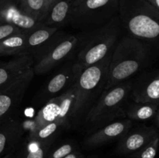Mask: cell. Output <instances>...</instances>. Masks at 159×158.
<instances>
[{
	"label": "cell",
	"mask_w": 159,
	"mask_h": 158,
	"mask_svg": "<svg viewBox=\"0 0 159 158\" xmlns=\"http://www.w3.org/2000/svg\"><path fill=\"white\" fill-rule=\"evenodd\" d=\"M119 19L129 36L159 52V12L147 0H119Z\"/></svg>",
	"instance_id": "6da1fadb"
},
{
	"label": "cell",
	"mask_w": 159,
	"mask_h": 158,
	"mask_svg": "<svg viewBox=\"0 0 159 158\" xmlns=\"http://www.w3.org/2000/svg\"><path fill=\"white\" fill-rule=\"evenodd\" d=\"M150 48L136 38L126 36L116 43L109 65L104 90L129 80L146 66Z\"/></svg>",
	"instance_id": "7a4b0ae2"
},
{
	"label": "cell",
	"mask_w": 159,
	"mask_h": 158,
	"mask_svg": "<svg viewBox=\"0 0 159 158\" xmlns=\"http://www.w3.org/2000/svg\"><path fill=\"white\" fill-rule=\"evenodd\" d=\"M112 53L100 61L82 70L76 79L74 83L76 100L71 123H78L83 116H86L94 105L96 97H99L104 91Z\"/></svg>",
	"instance_id": "3957f363"
},
{
	"label": "cell",
	"mask_w": 159,
	"mask_h": 158,
	"mask_svg": "<svg viewBox=\"0 0 159 158\" xmlns=\"http://www.w3.org/2000/svg\"><path fill=\"white\" fill-rule=\"evenodd\" d=\"M120 21L114 16L92 33L77 56L76 63L83 70L111 54L120 34Z\"/></svg>",
	"instance_id": "277c9868"
},
{
	"label": "cell",
	"mask_w": 159,
	"mask_h": 158,
	"mask_svg": "<svg viewBox=\"0 0 159 158\" xmlns=\"http://www.w3.org/2000/svg\"><path fill=\"white\" fill-rule=\"evenodd\" d=\"M132 81H125L104 90L85 116V122L96 129L121 116V111L131 93Z\"/></svg>",
	"instance_id": "5b68a950"
},
{
	"label": "cell",
	"mask_w": 159,
	"mask_h": 158,
	"mask_svg": "<svg viewBox=\"0 0 159 158\" xmlns=\"http://www.w3.org/2000/svg\"><path fill=\"white\" fill-rule=\"evenodd\" d=\"M118 11L119 0H80L72 2L69 22L79 26H102Z\"/></svg>",
	"instance_id": "8992f818"
},
{
	"label": "cell",
	"mask_w": 159,
	"mask_h": 158,
	"mask_svg": "<svg viewBox=\"0 0 159 158\" xmlns=\"http://www.w3.org/2000/svg\"><path fill=\"white\" fill-rule=\"evenodd\" d=\"M79 43L78 37L72 35L55 38L42 49L34 60L33 70L34 74H46L58 64L68 58Z\"/></svg>",
	"instance_id": "52a82bcc"
},
{
	"label": "cell",
	"mask_w": 159,
	"mask_h": 158,
	"mask_svg": "<svg viewBox=\"0 0 159 158\" xmlns=\"http://www.w3.org/2000/svg\"><path fill=\"white\" fill-rule=\"evenodd\" d=\"M34 77L33 68L8 86L0 90V125L11 118Z\"/></svg>",
	"instance_id": "ba28073f"
},
{
	"label": "cell",
	"mask_w": 159,
	"mask_h": 158,
	"mask_svg": "<svg viewBox=\"0 0 159 158\" xmlns=\"http://www.w3.org/2000/svg\"><path fill=\"white\" fill-rule=\"evenodd\" d=\"M158 134V130L153 126L143 125L135 129L131 128L119 139L115 152L116 154L129 157L145 147Z\"/></svg>",
	"instance_id": "9c48e42d"
},
{
	"label": "cell",
	"mask_w": 159,
	"mask_h": 158,
	"mask_svg": "<svg viewBox=\"0 0 159 158\" xmlns=\"http://www.w3.org/2000/svg\"><path fill=\"white\" fill-rule=\"evenodd\" d=\"M82 70L76 61H69L47 83L42 92L41 99L48 102L57 94L72 86Z\"/></svg>",
	"instance_id": "30bf717a"
},
{
	"label": "cell",
	"mask_w": 159,
	"mask_h": 158,
	"mask_svg": "<svg viewBox=\"0 0 159 158\" xmlns=\"http://www.w3.org/2000/svg\"><path fill=\"white\" fill-rule=\"evenodd\" d=\"M132 126L133 121L128 119L110 122L89 135L84 140V145L93 148L116 139H120Z\"/></svg>",
	"instance_id": "8fae6325"
},
{
	"label": "cell",
	"mask_w": 159,
	"mask_h": 158,
	"mask_svg": "<svg viewBox=\"0 0 159 158\" xmlns=\"http://www.w3.org/2000/svg\"><path fill=\"white\" fill-rule=\"evenodd\" d=\"M130 97L136 102H159V70L133 83Z\"/></svg>",
	"instance_id": "7c38bea8"
},
{
	"label": "cell",
	"mask_w": 159,
	"mask_h": 158,
	"mask_svg": "<svg viewBox=\"0 0 159 158\" xmlns=\"http://www.w3.org/2000/svg\"><path fill=\"white\" fill-rule=\"evenodd\" d=\"M0 23H10L27 33L41 24L23 12L14 2H6L0 6Z\"/></svg>",
	"instance_id": "4fadbf2b"
},
{
	"label": "cell",
	"mask_w": 159,
	"mask_h": 158,
	"mask_svg": "<svg viewBox=\"0 0 159 158\" xmlns=\"http://www.w3.org/2000/svg\"><path fill=\"white\" fill-rule=\"evenodd\" d=\"M33 56H16L9 61L0 64V90L8 86L26 73L34 64Z\"/></svg>",
	"instance_id": "5bb4252c"
},
{
	"label": "cell",
	"mask_w": 159,
	"mask_h": 158,
	"mask_svg": "<svg viewBox=\"0 0 159 158\" xmlns=\"http://www.w3.org/2000/svg\"><path fill=\"white\" fill-rule=\"evenodd\" d=\"M23 135V127L15 118L9 119L0 125V158L13 153Z\"/></svg>",
	"instance_id": "9a60e30c"
},
{
	"label": "cell",
	"mask_w": 159,
	"mask_h": 158,
	"mask_svg": "<svg viewBox=\"0 0 159 158\" xmlns=\"http://www.w3.org/2000/svg\"><path fill=\"white\" fill-rule=\"evenodd\" d=\"M56 108V121L61 127H68L71 124L72 113L76 100V88L75 85L53 98Z\"/></svg>",
	"instance_id": "2e32d148"
},
{
	"label": "cell",
	"mask_w": 159,
	"mask_h": 158,
	"mask_svg": "<svg viewBox=\"0 0 159 158\" xmlns=\"http://www.w3.org/2000/svg\"><path fill=\"white\" fill-rule=\"evenodd\" d=\"M59 28L51 27L40 24L35 29L27 33L26 53L29 55L38 54L55 37Z\"/></svg>",
	"instance_id": "e0dca14e"
},
{
	"label": "cell",
	"mask_w": 159,
	"mask_h": 158,
	"mask_svg": "<svg viewBox=\"0 0 159 158\" xmlns=\"http://www.w3.org/2000/svg\"><path fill=\"white\" fill-rule=\"evenodd\" d=\"M72 0H58L51 5L40 23L59 28L70 20Z\"/></svg>",
	"instance_id": "ac0fdd59"
},
{
	"label": "cell",
	"mask_w": 159,
	"mask_h": 158,
	"mask_svg": "<svg viewBox=\"0 0 159 158\" xmlns=\"http://www.w3.org/2000/svg\"><path fill=\"white\" fill-rule=\"evenodd\" d=\"M159 108V102H130L124 105L121 116L131 121L150 120L155 117Z\"/></svg>",
	"instance_id": "d6986e66"
},
{
	"label": "cell",
	"mask_w": 159,
	"mask_h": 158,
	"mask_svg": "<svg viewBox=\"0 0 159 158\" xmlns=\"http://www.w3.org/2000/svg\"><path fill=\"white\" fill-rule=\"evenodd\" d=\"M27 32H21L0 42V56H22L26 53Z\"/></svg>",
	"instance_id": "ffe728a7"
},
{
	"label": "cell",
	"mask_w": 159,
	"mask_h": 158,
	"mask_svg": "<svg viewBox=\"0 0 159 158\" xmlns=\"http://www.w3.org/2000/svg\"><path fill=\"white\" fill-rule=\"evenodd\" d=\"M52 143L53 142H40L27 138L14 158H46Z\"/></svg>",
	"instance_id": "44dd1931"
},
{
	"label": "cell",
	"mask_w": 159,
	"mask_h": 158,
	"mask_svg": "<svg viewBox=\"0 0 159 158\" xmlns=\"http://www.w3.org/2000/svg\"><path fill=\"white\" fill-rule=\"evenodd\" d=\"M17 2L23 12L39 23L42 21L48 10L45 0H18Z\"/></svg>",
	"instance_id": "7402d4cb"
},
{
	"label": "cell",
	"mask_w": 159,
	"mask_h": 158,
	"mask_svg": "<svg viewBox=\"0 0 159 158\" xmlns=\"http://www.w3.org/2000/svg\"><path fill=\"white\" fill-rule=\"evenodd\" d=\"M61 127L57 121H53L43 126L31 129L27 138L40 142H54V136Z\"/></svg>",
	"instance_id": "603a6c76"
},
{
	"label": "cell",
	"mask_w": 159,
	"mask_h": 158,
	"mask_svg": "<svg viewBox=\"0 0 159 158\" xmlns=\"http://www.w3.org/2000/svg\"><path fill=\"white\" fill-rule=\"evenodd\" d=\"M159 148V134L151 140L145 147L129 156V158H155Z\"/></svg>",
	"instance_id": "cb8c5ba5"
},
{
	"label": "cell",
	"mask_w": 159,
	"mask_h": 158,
	"mask_svg": "<svg viewBox=\"0 0 159 158\" xmlns=\"http://www.w3.org/2000/svg\"><path fill=\"white\" fill-rule=\"evenodd\" d=\"M75 150H77V147L75 143H64L56 148L51 149L46 158H64Z\"/></svg>",
	"instance_id": "d4e9b609"
},
{
	"label": "cell",
	"mask_w": 159,
	"mask_h": 158,
	"mask_svg": "<svg viewBox=\"0 0 159 158\" xmlns=\"http://www.w3.org/2000/svg\"><path fill=\"white\" fill-rule=\"evenodd\" d=\"M24 32L14 25L8 23H0V42L7 37L19 33Z\"/></svg>",
	"instance_id": "484cf974"
},
{
	"label": "cell",
	"mask_w": 159,
	"mask_h": 158,
	"mask_svg": "<svg viewBox=\"0 0 159 158\" xmlns=\"http://www.w3.org/2000/svg\"><path fill=\"white\" fill-rule=\"evenodd\" d=\"M64 158H85V156L81 153L79 150H75V151L72 152L70 154H68V156H66Z\"/></svg>",
	"instance_id": "4316f807"
},
{
	"label": "cell",
	"mask_w": 159,
	"mask_h": 158,
	"mask_svg": "<svg viewBox=\"0 0 159 158\" xmlns=\"http://www.w3.org/2000/svg\"><path fill=\"white\" fill-rule=\"evenodd\" d=\"M147 1L151 3L159 12V0H147Z\"/></svg>",
	"instance_id": "83f0119b"
},
{
	"label": "cell",
	"mask_w": 159,
	"mask_h": 158,
	"mask_svg": "<svg viewBox=\"0 0 159 158\" xmlns=\"http://www.w3.org/2000/svg\"><path fill=\"white\" fill-rule=\"evenodd\" d=\"M46 1V5H47V9H49L50 6H51L52 4H54V2H56L57 1H58V0H45ZM48 11V10H47Z\"/></svg>",
	"instance_id": "f1b7e54d"
},
{
	"label": "cell",
	"mask_w": 159,
	"mask_h": 158,
	"mask_svg": "<svg viewBox=\"0 0 159 158\" xmlns=\"http://www.w3.org/2000/svg\"><path fill=\"white\" fill-rule=\"evenodd\" d=\"M155 124H156L157 127H158V129H159V108H158V112H157V114H156V116H155Z\"/></svg>",
	"instance_id": "f546056e"
},
{
	"label": "cell",
	"mask_w": 159,
	"mask_h": 158,
	"mask_svg": "<svg viewBox=\"0 0 159 158\" xmlns=\"http://www.w3.org/2000/svg\"><path fill=\"white\" fill-rule=\"evenodd\" d=\"M2 158H14V156H13V153H9V154L6 155L5 156H3V157Z\"/></svg>",
	"instance_id": "4dcf8cb0"
},
{
	"label": "cell",
	"mask_w": 159,
	"mask_h": 158,
	"mask_svg": "<svg viewBox=\"0 0 159 158\" xmlns=\"http://www.w3.org/2000/svg\"><path fill=\"white\" fill-rule=\"evenodd\" d=\"M8 2L7 0H0V6H1L2 4H4L5 2Z\"/></svg>",
	"instance_id": "1f68e13d"
},
{
	"label": "cell",
	"mask_w": 159,
	"mask_h": 158,
	"mask_svg": "<svg viewBox=\"0 0 159 158\" xmlns=\"http://www.w3.org/2000/svg\"><path fill=\"white\" fill-rule=\"evenodd\" d=\"M8 2H16V1L18 2V0H7Z\"/></svg>",
	"instance_id": "d6a6232c"
},
{
	"label": "cell",
	"mask_w": 159,
	"mask_h": 158,
	"mask_svg": "<svg viewBox=\"0 0 159 158\" xmlns=\"http://www.w3.org/2000/svg\"><path fill=\"white\" fill-rule=\"evenodd\" d=\"M79 1H80V0H72V2L74 3V2H79Z\"/></svg>",
	"instance_id": "836d02e7"
}]
</instances>
